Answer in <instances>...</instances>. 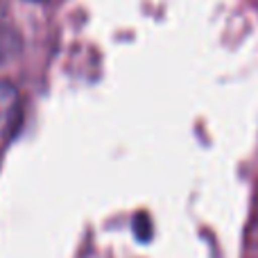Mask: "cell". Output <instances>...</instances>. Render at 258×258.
<instances>
[{
	"instance_id": "6da1fadb",
	"label": "cell",
	"mask_w": 258,
	"mask_h": 258,
	"mask_svg": "<svg viewBox=\"0 0 258 258\" xmlns=\"http://www.w3.org/2000/svg\"><path fill=\"white\" fill-rule=\"evenodd\" d=\"M23 118L21 93L12 82H0V138L16 134Z\"/></svg>"
}]
</instances>
